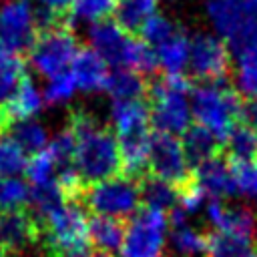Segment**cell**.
Masks as SVG:
<instances>
[{
  "instance_id": "52a82bcc",
  "label": "cell",
  "mask_w": 257,
  "mask_h": 257,
  "mask_svg": "<svg viewBox=\"0 0 257 257\" xmlns=\"http://www.w3.org/2000/svg\"><path fill=\"white\" fill-rule=\"evenodd\" d=\"M167 225L165 211L141 205L126 223L120 257H165Z\"/></svg>"
},
{
  "instance_id": "cb8c5ba5",
  "label": "cell",
  "mask_w": 257,
  "mask_h": 257,
  "mask_svg": "<svg viewBox=\"0 0 257 257\" xmlns=\"http://www.w3.org/2000/svg\"><path fill=\"white\" fill-rule=\"evenodd\" d=\"M189 42L191 40L185 36V32L179 30L175 36L155 48L159 66L165 70V74H183V68L189 64Z\"/></svg>"
},
{
  "instance_id": "f546056e",
  "label": "cell",
  "mask_w": 257,
  "mask_h": 257,
  "mask_svg": "<svg viewBox=\"0 0 257 257\" xmlns=\"http://www.w3.org/2000/svg\"><path fill=\"white\" fill-rule=\"evenodd\" d=\"M24 173H26L30 185H46V183L56 181V163H54V157L50 155L48 147L32 157H28V165H26Z\"/></svg>"
},
{
  "instance_id": "8992f818",
  "label": "cell",
  "mask_w": 257,
  "mask_h": 257,
  "mask_svg": "<svg viewBox=\"0 0 257 257\" xmlns=\"http://www.w3.org/2000/svg\"><path fill=\"white\" fill-rule=\"evenodd\" d=\"M78 50V38L72 30V24H58L36 30L28 50V60L38 74L54 78L56 74L66 72V66L72 64Z\"/></svg>"
},
{
  "instance_id": "d6986e66",
  "label": "cell",
  "mask_w": 257,
  "mask_h": 257,
  "mask_svg": "<svg viewBox=\"0 0 257 257\" xmlns=\"http://www.w3.org/2000/svg\"><path fill=\"white\" fill-rule=\"evenodd\" d=\"M114 22L131 36H139L149 18L157 14V0H114Z\"/></svg>"
},
{
  "instance_id": "74e56055",
  "label": "cell",
  "mask_w": 257,
  "mask_h": 257,
  "mask_svg": "<svg viewBox=\"0 0 257 257\" xmlns=\"http://www.w3.org/2000/svg\"><path fill=\"white\" fill-rule=\"evenodd\" d=\"M92 257H114V255H112V253H104V251H98V249H94Z\"/></svg>"
},
{
  "instance_id": "5bb4252c",
  "label": "cell",
  "mask_w": 257,
  "mask_h": 257,
  "mask_svg": "<svg viewBox=\"0 0 257 257\" xmlns=\"http://www.w3.org/2000/svg\"><path fill=\"white\" fill-rule=\"evenodd\" d=\"M205 213L215 231L249 239H255L257 235V213L245 205H227L221 199H211L205 207Z\"/></svg>"
},
{
  "instance_id": "2e32d148",
  "label": "cell",
  "mask_w": 257,
  "mask_h": 257,
  "mask_svg": "<svg viewBox=\"0 0 257 257\" xmlns=\"http://www.w3.org/2000/svg\"><path fill=\"white\" fill-rule=\"evenodd\" d=\"M181 145H183V153L185 159L191 167V171L199 165H203L205 161L217 157L223 153V143L217 135H213L209 128H205L203 124H191L183 137H181Z\"/></svg>"
},
{
  "instance_id": "8fae6325",
  "label": "cell",
  "mask_w": 257,
  "mask_h": 257,
  "mask_svg": "<svg viewBox=\"0 0 257 257\" xmlns=\"http://www.w3.org/2000/svg\"><path fill=\"white\" fill-rule=\"evenodd\" d=\"M42 241V223L28 209H16L0 215V247L16 257L28 247Z\"/></svg>"
},
{
  "instance_id": "836d02e7",
  "label": "cell",
  "mask_w": 257,
  "mask_h": 257,
  "mask_svg": "<svg viewBox=\"0 0 257 257\" xmlns=\"http://www.w3.org/2000/svg\"><path fill=\"white\" fill-rule=\"evenodd\" d=\"M237 193L257 199V163H231Z\"/></svg>"
},
{
  "instance_id": "4316f807",
  "label": "cell",
  "mask_w": 257,
  "mask_h": 257,
  "mask_svg": "<svg viewBox=\"0 0 257 257\" xmlns=\"http://www.w3.org/2000/svg\"><path fill=\"white\" fill-rule=\"evenodd\" d=\"M24 76H26L24 58L0 50V106L8 102V98L14 94V90L18 88Z\"/></svg>"
},
{
  "instance_id": "6da1fadb",
  "label": "cell",
  "mask_w": 257,
  "mask_h": 257,
  "mask_svg": "<svg viewBox=\"0 0 257 257\" xmlns=\"http://www.w3.org/2000/svg\"><path fill=\"white\" fill-rule=\"evenodd\" d=\"M66 126L76 141L74 167L84 187L116 177L118 171H122L116 135L108 126H102L92 112L72 108Z\"/></svg>"
},
{
  "instance_id": "603a6c76",
  "label": "cell",
  "mask_w": 257,
  "mask_h": 257,
  "mask_svg": "<svg viewBox=\"0 0 257 257\" xmlns=\"http://www.w3.org/2000/svg\"><path fill=\"white\" fill-rule=\"evenodd\" d=\"M110 120H112L114 133H122L128 128H139V126H151L149 102L145 98H141V100H112Z\"/></svg>"
},
{
  "instance_id": "e575fe53",
  "label": "cell",
  "mask_w": 257,
  "mask_h": 257,
  "mask_svg": "<svg viewBox=\"0 0 257 257\" xmlns=\"http://www.w3.org/2000/svg\"><path fill=\"white\" fill-rule=\"evenodd\" d=\"M76 90V82L72 78L70 72H60L56 74L54 78H50V82L46 84V90H44V100L46 102H66Z\"/></svg>"
},
{
  "instance_id": "ab89813d",
  "label": "cell",
  "mask_w": 257,
  "mask_h": 257,
  "mask_svg": "<svg viewBox=\"0 0 257 257\" xmlns=\"http://www.w3.org/2000/svg\"><path fill=\"white\" fill-rule=\"evenodd\" d=\"M251 257H257V251H255V253H253V255H251Z\"/></svg>"
},
{
  "instance_id": "f35d334b",
  "label": "cell",
  "mask_w": 257,
  "mask_h": 257,
  "mask_svg": "<svg viewBox=\"0 0 257 257\" xmlns=\"http://www.w3.org/2000/svg\"><path fill=\"white\" fill-rule=\"evenodd\" d=\"M0 257H10V255H8V253H6L4 249H0Z\"/></svg>"
},
{
  "instance_id": "277c9868",
  "label": "cell",
  "mask_w": 257,
  "mask_h": 257,
  "mask_svg": "<svg viewBox=\"0 0 257 257\" xmlns=\"http://www.w3.org/2000/svg\"><path fill=\"white\" fill-rule=\"evenodd\" d=\"M207 14L219 38L237 56L257 52V4L249 0H207Z\"/></svg>"
},
{
  "instance_id": "9c48e42d",
  "label": "cell",
  "mask_w": 257,
  "mask_h": 257,
  "mask_svg": "<svg viewBox=\"0 0 257 257\" xmlns=\"http://www.w3.org/2000/svg\"><path fill=\"white\" fill-rule=\"evenodd\" d=\"M189 66L201 82H227L231 76V50L213 34H195L189 42Z\"/></svg>"
},
{
  "instance_id": "ffe728a7",
  "label": "cell",
  "mask_w": 257,
  "mask_h": 257,
  "mask_svg": "<svg viewBox=\"0 0 257 257\" xmlns=\"http://www.w3.org/2000/svg\"><path fill=\"white\" fill-rule=\"evenodd\" d=\"M223 155L231 163H253L257 159V131L245 120L237 122L223 141Z\"/></svg>"
},
{
  "instance_id": "e0dca14e",
  "label": "cell",
  "mask_w": 257,
  "mask_h": 257,
  "mask_svg": "<svg viewBox=\"0 0 257 257\" xmlns=\"http://www.w3.org/2000/svg\"><path fill=\"white\" fill-rule=\"evenodd\" d=\"M126 233V223L122 219L104 217V215H92L88 219V239L94 249L104 253H120L122 241Z\"/></svg>"
},
{
  "instance_id": "30bf717a",
  "label": "cell",
  "mask_w": 257,
  "mask_h": 257,
  "mask_svg": "<svg viewBox=\"0 0 257 257\" xmlns=\"http://www.w3.org/2000/svg\"><path fill=\"white\" fill-rule=\"evenodd\" d=\"M149 173L181 189L191 181V167L185 159L183 145L175 135L157 131L153 133L149 151Z\"/></svg>"
},
{
  "instance_id": "d6a6232c",
  "label": "cell",
  "mask_w": 257,
  "mask_h": 257,
  "mask_svg": "<svg viewBox=\"0 0 257 257\" xmlns=\"http://www.w3.org/2000/svg\"><path fill=\"white\" fill-rule=\"evenodd\" d=\"M237 82H239L241 94L249 96V100L257 98V52L239 56Z\"/></svg>"
},
{
  "instance_id": "7c38bea8",
  "label": "cell",
  "mask_w": 257,
  "mask_h": 257,
  "mask_svg": "<svg viewBox=\"0 0 257 257\" xmlns=\"http://www.w3.org/2000/svg\"><path fill=\"white\" fill-rule=\"evenodd\" d=\"M88 38H90L92 50L106 64H112L116 68H126L128 50H131L135 36L126 34L114 20L94 22L88 30Z\"/></svg>"
},
{
  "instance_id": "ba28073f",
  "label": "cell",
  "mask_w": 257,
  "mask_h": 257,
  "mask_svg": "<svg viewBox=\"0 0 257 257\" xmlns=\"http://www.w3.org/2000/svg\"><path fill=\"white\" fill-rule=\"evenodd\" d=\"M36 36V12L28 0H6L0 10V50L22 56L28 54Z\"/></svg>"
},
{
  "instance_id": "d4e9b609",
  "label": "cell",
  "mask_w": 257,
  "mask_h": 257,
  "mask_svg": "<svg viewBox=\"0 0 257 257\" xmlns=\"http://www.w3.org/2000/svg\"><path fill=\"white\" fill-rule=\"evenodd\" d=\"M171 249L173 257H199L207 249V233H201L195 227L183 225L171 229Z\"/></svg>"
},
{
  "instance_id": "8d00e7d4",
  "label": "cell",
  "mask_w": 257,
  "mask_h": 257,
  "mask_svg": "<svg viewBox=\"0 0 257 257\" xmlns=\"http://www.w3.org/2000/svg\"><path fill=\"white\" fill-rule=\"evenodd\" d=\"M42 6L50 8V10H56V12H68L70 14V4L72 0H40Z\"/></svg>"
},
{
  "instance_id": "4fadbf2b",
  "label": "cell",
  "mask_w": 257,
  "mask_h": 257,
  "mask_svg": "<svg viewBox=\"0 0 257 257\" xmlns=\"http://www.w3.org/2000/svg\"><path fill=\"white\" fill-rule=\"evenodd\" d=\"M193 183L205 193V197L211 199H225L237 195L235 177H233V165L231 161L221 153L203 165L195 167L191 171Z\"/></svg>"
},
{
  "instance_id": "4dcf8cb0",
  "label": "cell",
  "mask_w": 257,
  "mask_h": 257,
  "mask_svg": "<svg viewBox=\"0 0 257 257\" xmlns=\"http://www.w3.org/2000/svg\"><path fill=\"white\" fill-rule=\"evenodd\" d=\"M179 30H181V28H179L173 20L155 14L153 18H149V20L145 22V26L141 28L139 36H141V40H145L149 46L157 48L159 44H163V42H167L171 36H175Z\"/></svg>"
},
{
  "instance_id": "5b68a950",
  "label": "cell",
  "mask_w": 257,
  "mask_h": 257,
  "mask_svg": "<svg viewBox=\"0 0 257 257\" xmlns=\"http://www.w3.org/2000/svg\"><path fill=\"white\" fill-rule=\"evenodd\" d=\"M84 209H90L94 215L124 219L133 217L141 207L139 181L116 175L92 185H86L78 195V201Z\"/></svg>"
},
{
  "instance_id": "7a4b0ae2",
  "label": "cell",
  "mask_w": 257,
  "mask_h": 257,
  "mask_svg": "<svg viewBox=\"0 0 257 257\" xmlns=\"http://www.w3.org/2000/svg\"><path fill=\"white\" fill-rule=\"evenodd\" d=\"M193 90V84L183 74H163L149 80V112L151 126L157 133L183 135L191 126V102L187 92Z\"/></svg>"
},
{
  "instance_id": "484cf974",
  "label": "cell",
  "mask_w": 257,
  "mask_h": 257,
  "mask_svg": "<svg viewBox=\"0 0 257 257\" xmlns=\"http://www.w3.org/2000/svg\"><path fill=\"white\" fill-rule=\"evenodd\" d=\"M8 135L22 147V151L32 157L46 149V131L40 122L34 118L30 120H18L8 128Z\"/></svg>"
},
{
  "instance_id": "b9f144b4",
  "label": "cell",
  "mask_w": 257,
  "mask_h": 257,
  "mask_svg": "<svg viewBox=\"0 0 257 257\" xmlns=\"http://www.w3.org/2000/svg\"><path fill=\"white\" fill-rule=\"evenodd\" d=\"M0 249H2V247H0Z\"/></svg>"
},
{
  "instance_id": "7402d4cb",
  "label": "cell",
  "mask_w": 257,
  "mask_h": 257,
  "mask_svg": "<svg viewBox=\"0 0 257 257\" xmlns=\"http://www.w3.org/2000/svg\"><path fill=\"white\" fill-rule=\"evenodd\" d=\"M255 251V239L223 231L207 233L205 257H251Z\"/></svg>"
},
{
  "instance_id": "1f68e13d",
  "label": "cell",
  "mask_w": 257,
  "mask_h": 257,
  "mask_svg": "<svg viewBox=\"0 0 257 257\" xmlns=\"http://www.w3.org/2000/svg\"><path fill=\"white\" fill-rule=\"evenodd\" d=\"M114 12V0H72L70 4V16L74 18H82V20H90L94 22H102L108 18V14Z\"/></svg>"
},
{
  "instance_id": "9a60e30c",
  "label": "cell",
  "mask_w": 257,
  "mask_h": 257,
  "mask_svg": "<svg viewBox=\"0 0 257 257\" xmlns=\"http://www.w3.org/2000/svg\"><path fill=\"white\" fill-rule=\"evenodd\" d=\"M70 66V74L76 82V88L84 92H96L106 88V80L110 74L108 64L92 48H80Z\"/></svg>"
},
{
  "instance_id": "d590c367",
  "label": "cell",
  "mask_w": 257,
  "mask_h": 257,
  "mask_svg": "<svg viewBox=\"0 0 257 257\" xmlns=\"http://www.w3.org/2000/svg\"><path fill=\"white\" fill-rule=\"evenodd\" d=\"M251 128L257 131V98L245 102V118H243Z\"/></svg>"
},
{
  "instance_id": "60d3db41",
  "label": "cell",
  "mask_w": 257,
  "mask_h": 257,
  "mask_svg": "<svg viewBox=\"0 0 257 257\" xmlns=\"http://www.w3.org/2000/svg\"><path fill=\"white\" fill-rule=\"evenodd\" d=\"M249 2H255V4H257V0H249Z\"/></svg>"
},
{
  "instance_id": "ac0fdd59",
  "label": "cell",
  "mask_w": 257,
  "mask_h": 257,
  "mask_svg": "<svg viewBox=\"0 0 257 257\" xmlns=\"http://www.w3.org/2000/svg\"><path fill=\"white\" fill-rule=\"evenodd\" d=\"M139 191H141V205L153 207L159 211H169V213L177 207L179 195H181V187L165 179H159L151 173L139 179Z\"/></svg>"
},
{
  "instance_id": "83f0119b",
  "label": "cell",
  "mask_w": 257,
  "mask_h": 257,
  "mask_svg": "<svg viewBox=\"0 0 257 257\" xmlns=\"http://www.w3.org/2000/svg\"><path fill=\"white\" fill-rule=\"evenodd\" d=\"M28 155L22 147L8 135H0V177H16L18 173L26 171Z\"/></svg>"
},
{
  "instance_id": "44dd1931",
  "label": "cell",
  "mask_w": 257,
  "mask_h": 257,
  "mask_svg": "<svg viewBox=\"0 0 257 257\" xmlns=\"http://www.w3.org/2000/svg\"><path fill=\"white\" fill-rule=\"evenodd\" d=\"M104 90H108L114 100H141L147 98L149 82L143 74L131 68H114L108 74Z\"/></svg>"
},
{
  "instance_id": "3957f363",
  "label": "cell",
  "mask_w": 257,
  "mask_h": 257,
  "mask_svg": "<svg viewBox=\"0 0 257 257\" xmlns=\"http://www.w3.org/2000/svg\"><path fill=\"white\" fill-rule=\"evenodd\" d=\"M191 112L199 124L225 141L229 131L245 118V98L229 82H199L191 90Z\"/></svg>"
},
{
  "instance_id": "f1b7e54d",
  "label": "cell",
  "mask_w": 257,
  "mask_h": 257,
  "mask_svg": "<svg viewBox=\"0 0 257 257\" xmlns=\"http://www.w3.org/2000/svg\"><path fill=\"white\" fill-rule=\"evenodd\" d=\"M30 187L18 177H0V215L28 207Z\"/></svg>"
}]
</instances>
